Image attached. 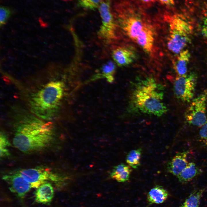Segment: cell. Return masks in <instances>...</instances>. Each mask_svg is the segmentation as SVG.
Instances as JSON below:
<instances>
[{
    "label": "cell",
    "mask_w": 207,
    "mask_h": 207,
    "mask_svg": "<svg viewBox=\"0 0 207 207\" xmlns=\"http://www.w3.org/2000/svg\"><path fill=\"white\" fill-rule=\"evenodd\" d=\"M120 20L124 33L135 42L153 29L149 23L136 14L128 13L121 17Z\"/></svg>",
    "instance_id": "5"
},
{
    "label": "cell",
    "mask_w": 207,
    "mask_h": 207,
    "mask_svg": "<svg viewBox=\"0 0 207 207\" xmlns=\"http://www.w3.org/2000/svg\"><path fill=\"white\" fill-rule=\"evenodd\" d=\"M205 188L195 190L191 193L181 207H199L200 199Z\"/></svg>",
    "instance_id": "19"
},
{
    "label": "cell",
    "mask_w": 207,
    "mask_h": 207,
    "mask_svg": "<svg viewBox=\"0 0 207 207\" xmlns=\"http://www.w3.org/2000/svg\"><path fill=\"white\" fill-rule=\"evenodd\" d=\"M53 135L50 124L36 118L27 117L17 126L13 143L22 152H35L48 146L53 140Z\"/></svg>",
    "instance_id": "2"
},
{
    "label": "cell",
    "mask_w": 207,
    "mask_h": 207,
    "mask_svg": "<svg viewBox=\"0 0 207 207\" xmlns=\"http://www.w3.org/2000/svg\"><path fill=\"white\" fill-rule=\"evenodd\" d=\"M10 145L7 136L3 132L0 135V156L1 158L9 156L10 153L8 148Z\"/></svg>",
    "instance_id": "21"
},
{
    "label": "cell",
    "mask_w": 207,
    "mask_h": 207,
    "mask_svg": "<svg viewBox=\"0 0 207 207\" xmlns=\"http://www.w3.org/2000/svg\"><path fill=\"white\" fill-rule=\"evenodd\" d=\"M142 1L145 3L154 2L156 0H140Z\"/></svg>",
    "instance_id": "27"
},
{
    "label": "cell",
    "mask_w": 207,
    "mask_h": 207,
    "mask_svg": "<svg viewBox=\"0 0 207 207\" xmlns=\"http://www.w3.org/2000/svg\"><path fill=\"white\" fill-rule=\"evenodd\" d=\"M207 93H203L191 101L184 114L185 118L189 124L201 126L207 122Z\"/></svg>",
    "instance_id": "7"
},
{
    "label": "cell",
    "mask_w": 207,
    "mask_h": 207,
    "mask_svg": "<svg viewBox=\"0 0 207 207\" xmlns=\"http://www.w3.org/2000/svg\"><path fill=\"white\" fill-rule=\"evenodd\" d=\"M164 86L151 77L138 78L133 83L128 111L160 116L168 111L163 99Z\"/></svg>",
    "instance_id": "1"
},
{
    "label": "cell",
    "mask_w": 207,
    "mask_h": 207,
    "mask_svg": "<svg viewBox=\"0 0 207 207\" xmlns=\"http://www.w3.org/2000/svg\"><path fill=\"white\" fill-rule=\"evenodd\" d=\"M201 30L203 35L207 40V14L203 18Z\"/></svg>",
    "instance_id": "25"
},
{
    "label": "cell",
    "mask_w": 207,
    "mask_h": 207,
    "mask_svg": "<svg viewBox=\"0 0 207 207\" xmlns=\"http://www.w3.org/2000/svg\"><path fill=\"white\" fill-rule=\"evenodd\" d=\"M168 195V191L163 187L157 185L152 188L148 192L147 199L151 204H160L164 202Z\"/></svg>",
    "instance_id": "15"
},
{
    "label": "cell",
    "mask_w": 207,
    "mask_h": 207,
    "mask_svg": "<svg viewBox=\"0 0 207 207\" xmlns=\"http://www.w3.org/2000/svg\"><path fill=\"white\" fill-rule=\"evenodd\" d=\"M2 179L7 184L10 190L21 199L32 188L30 184L17 172L5 175Z\"/></svg>",
    "instance_id": "10"
},
{
    "label": "cell",
    "mask_w": 207,
    "mask_h": 207,
    "mask_svg": "<svg viewBox=\"0 0 207 207\" xmlns=\"http://www.w3.org/2000/svg\"><path fill=\"white\" fill-rule=\"evenodd\" d=\"M197 79V74L194 72L178 76L173 83L175 97L183 102H191L194 95Z\"/></svg>",
    "instance_id": "6"
},
{
    "label": "cell",
    "mask_w": 207,
    "mask_h": 207,
    "mask_svg": "<svg viewBox=\"0 0 207 207\" xmlns=\"http://www.w3.org/2000/svg\"><path fill=\"white\" fill-rule=\"evenodd\" d=\"M17 172L30 184L32 188H37L48 180L55 182L59 179L47 168L38 167L23 169Z\"/></svg>",
    "instance_id": "9"
},
{
    "label": "cell",
    "mask_w": 207,
    "mask_h": 207,
    "mask_svg": "<svg viewBox=\"0 0 207 207\" xmlns=\"http://www.w3.org/2000/svg\"><path fill=\"white\" fill-rule=\"evenodd\" d=\"M202 170L193 162L189 163L187 166L177 176L182 183H186L201 174Z\"/></svg>",
    "instance_id": "16"
},
{
    "label": "cell",
    "mask_w": 207,
    "mask_h": 207,
    "mask_svg": "<svg viewBox=\"0 0 207 207\" xmlns=\"http://www.w3.org/2000/svg\"><path fill=\"white\" fill-rule=\"evenodd\" d=\"M199 134L202 142L207 145V122L202 126Z\"/></svg>",
    "instance_id": "24"
},
{
    "label": "cell",
    "mask_w": 207,
    "mask_h": 207,
    "mask_svg": "<svg viewBox=\"0 0 207 207\" xmlns=\"http://www.w3.org/2000/svg\"><path fill=\"white\" fill-rule=\"evenodd\" d=\"M189 153L186 151L177 153L168 163V171L177 176L189 163L187 160Z\"/></svg>",
    "instance_id": "12"
},
{
    "label": "cell",
    "mask_w": 207,
    "mask_h": 207,
    "mask_svg": "<svg viewBox=\"0 0 207 207\" xmlns=\"http://www.w3.org/2000/svg\"><path fill=\"white\" fill-rule=\"evenodd\" d=\"M116 69L115 63L111 61H109L102 66L100 69L99 73L95 75L93 78H105L108 82L112 83L114 80Z\"/></svg>",
    "instance_id": "18"
},
{
    "label": "cell",
    "mask_w": 207,
    "mask_h": 207,
    "mask_svg": "<svg viewBox=\"0 0 207 207\" xmlns=\"http://www.w3.org/2000/svg\"><path fill=\"white\" fill-rule=\"evenodd\" d=\"M178 54L174 64V68L178 76L187 73L191 54L187 49H184Z\"/></svg>",
    "instance_id": "14"
},
{
    "label": "cell",
    "mask_w": 207,
    "mask_h": 207,
    "mask_svg": "<svg viewBox=\"0 0 207 207\" xmlns=\"http://www.w3.org/2000/svg\"><path fill=\"white\" fill-rule=\"evenodd\" d=\"M101 25L98 32L99 38L109 42L116 37V25L110 9V0H102L99 7Z\"/></svg>",
    "instance_id": "8"
},
{
    "label": "cell",
    "mask_w": 207,
    "mask_h": 207,
    "mask_svg": "<svg viewBox=\"0 0 207 207\" xmlns=\"http://www.w3.org/2000/svg\"><path fill=\"white\" fill-rule=\"evenodd\" d=\"M142 149L139 148L130 151L127 155L126 162L132 168L137 169L140 165Z\"/></svg>",
    "instance_id": "20"
},
{
    "label": "cell",
    "mask_w": 207,
    "mask_h": 207,
    "mask_svg": "<svg viewBox=\"0 0 207 207\" xmlns=\"http://www.w3.org/2000/svg\"><path fill=\"white\" fill-rule=\"evenodd\" d=\"M54 193L51 184L48 182L45 183L37 188L35 194V200L39 203L48 204L52 201Z\"/></svg>",
    "instance_id": "13"
},
{
    "label": "cell",
    "mask_w": 207,
    "mask_h": 207,
    "mask_svg": "<svg viewBox=\"0 0 207 207\" xmlns=\"http://www.w3.org/2000/svg\"><path fill=\"white\" fill-rule=\"evenodd\" d=\"M64 85L60 81H50L32 95L30 109L41 119L48 120L56 114L63 97Z\"/></svg>",
    "instance_id": "3"
},
{
    "label": "cell",
    "mask_w": 207,
    "mask_h": 207,
    "mask_svg": "<svg viewBox=\"0 0 207 207\" xmlns=\"http://www.w3.org/2000/svg\"><path fill=\"white\" fill-rule=\"evenodd\" d=\"M12 14L11 10L9 8L1 6L0 8V25H4Z\"/></svg>",
    "instance_id": "23"
},
{
    "label": "cell",
    "mask_w": 207,
    "mask_h": 207,
    "mask_svg": "<svg viewBox=\"0 0 207 207\" xmlns=\"http://www.w3.org/2000/svg\"><path fill=\"white\" fill-rule=\"evenodd\" d=\"M102 0H77V5L87 10H94L98 8Z\"/></svg>",
    "instance_id": "22"
},
{
    "label": "cell",
    "mask_w": 207,
    "mask_h": 207,
    "mask_svg": "<svg viewBox=\"0 0 207 207\" xmlns=\"http://www.w3.org/2000/svg\"><path fill=\"white\" fill-rule=\"evenodd\" d=\"M131 170L130 166L121 163L113 168L110 177L118 182H125L129 179Z\"/></svg>",
    "instance_id": "17"
},
{
    "label": "cell",
    "mask_w": 207,
    "mask_h": 207,
    "mask_svg": "<svg viewBox=\"0 0 207 207\" xmlns=\"http://www.w3.org/2000/svg\"><path fill=\"white\" fill-rule=\"evenodd\" d=\"M162 4L166 5H172L174 4V0H158Z\"/></svg>",
    "instance_id": "26"
},
{
    "label": "cell",
    "mask_w": 207,
    "mask_h": 207,
    "mask_svg": "<svg viewBox=\"0 0 207 207\" xmlns=\"http://www.w3.org/2000/svg\"><path fill=\"white\" fill-rule=\"evenodd\" d=\"M112 55L114 62L119 66L123 67L132 63L135 59V52L130 47H118L113 50Z\"/></svg>",
    "instance_id": "11"
},
{
    "label": "cell",
    "mask_w": 207,
    "mask_h": 207,
    "mask_svg": "<svg viewBox=\"0 0 207 207\" xmlns=\"http://www.w3.org/2000/svg\"><path fill=\"white\" fill-rule=\"evenodd\" d=\"M168 23L169 32L167 46L170 51L178 54L190 42L193 27L189 21L179 16L170 18Z\"/></svg>",
    "instance_id": "4"
}]
</instances>
